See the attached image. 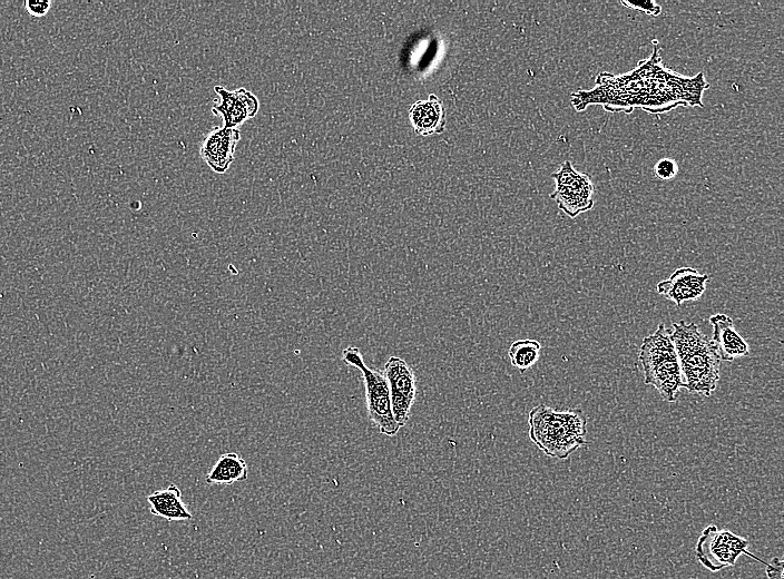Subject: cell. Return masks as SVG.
Listing matches in <instances>:
<instances>
[{
	"label": "cell",
	"instance_id": "obj_4",
	"mask_svg": "<svg viewBox=\"0 0 784 579\" xmlns=\"http://www.w3.org/2000/svg\"><path fill=\"white\" fill-rule=\"evenodd\" d=\"M342 360L361 371L365 381L368 417L386 437H395L400 426L392 415L390 390L384 372L370 369L356 347L342 351Z\"/></svg>",
	"mask_w": 784,
	"mask_h": 579
},
{
	"label": "cell",
	"instance_id": "obj_7",
	"mask_svg": "<svg viewBox=\"0 0 784 579\" xmlns=\"http://www.w3.org/2000/svg\"><path fill=\"white\" fill-rule=\"evenodd\" d=\"M214 91L220 96L221 102L213 106L212 113L222 117L225 129H237L260 111L259 98L247 88L229 91L222 86H215Z\"/></svg>",
	"mask_w": 784,
	"mask_h": 579
},
{
	"label": "cell",
	"instance_id": "obj_2",
	"mask_svg": "<svg viewBox=\"0 0 784 579\" xmlns=\"http://www.w3.org/2000/svg\"><path fill=\"white\" fill-rule=\"evenodd\" d=\"M528 425L529 438L548 457L564 460L587 445V417L581 409L539 405L529 412Z\"/></svg>",
	"mask_w": 784,
	"mask_h": 579
},
{
	"label": "cell",
	"instance_id": "obj_15",
	"mask_svg": "<svg viewBox=\"0 0 784 579\" xmlns=\"http://www.w3.org/2000/svg\"><path fill=\"white\" fill-rule=\"evenodd\" d=\"M542 345L533 339H521L513 343L508 351L509 360L512 366L521 372H525L536 365L541 357Z\"/></svg>",
	"mask_w": 784,
	"mask_h": 579
},
{
	"label": "cell",
	"instance_id": "obj_19",
	"mask_svg": "<svg viewBox=\"0 0 784 579\" xmlns=\"http://www.w3.org/2000/svg\"><path fill=\"white\" fill-rule=\"evenodd\" d=\"M621 4L627 8L634 9V11L642 12L646 15H650L653 17L659 16L662 13V8L660 5L654 2H643V3H631V2H621Z\"/></svg>",
	"mask_w": 784,
	"mask_h": 579
},
{
	"label": "cell",
	"instance_id": "obj_11",
	"mask_svg": "<svg viewBox=\"0 0 784 579\" xmlns=\"http://www.w3.org/2000/svg\"><path fill=\"white\" fill-rule=\"evenodd\" d=\"M593 193L594 184L591 176L581 173L571 186L556 190L551 195V198L557 202L560 209L568 217L576 218L578 214L590 211L593 208Z\"/></svg>",
	"mask_w": 784,
	"mask_h": 579
},
{
	"label": "cell",
	"instance_id": "obj_10",
	"mask_svg": "<svg viewBox=\"0 0 784 579\" xmlns=\"http://www.w3.org/2000/svg\"><path fill=\"white\" fill-rule=\"evenodd\" d=\"M710 323L713 328L712 341L722 361L731 362L750 355L748 342L735 329L733 320L727 314H714L710 317Z\"/></svg>",
	"mask_w": 784,
	"mask_h": 579
},
{
	"label": "cell",
	"instance_id": "obj_18",
	"mask_svg": "<svg viewBox=\"0 0 784 579\" xmlns=\"http://www.w3.org/2000/svg\"><path fill=\"white\" fill-rule=\"evenodd\" d=\"M53 6L52 0H44V2H25L24 7L26 12L35 17V18H43L47 16L49 11Z\"/></svg>",
	"mask_w": 784,
	"mask_h": 579
},
{
	"label": "cell",
	"instance_id": "obj_17",
	"mask_svg": "<svg viewBox=\"0 0 784 579\" xmlns=\"http://www.w3.org/2000/svg\"><path fill=\"white\" fill-rule=\"evenodd\" d=\"M679 172L678 163L671 159H663L656 163L654 173L656 178L662 181H669L675 178Z\"/></svg>",
	"mask_w": 784,
	"mask_h": 579
},
{
	"label": "cell",
	"instance_id": "obj_16",
	"mask_svg": "<svg viewBox=\"0 0 784 579\" xmlns=\"http://www.w3.org/2000/svg\"><path fill=\"white\" fill-rule=\"evenodd\" d=\"M581 173H578L574 168L570 161H566L562 166L560 171L557 173L552 174V178L556 182V190L567 188V186H571L578 176Z\"/></svg>",
	"mask_w": 784,
	"mask_h": 579
},
{
	"label": "cell",
	"instance_id": "obj_6",
	"mask_svg": "<svg viewBox=\"0 0 784 579\" xmlns=\"http://www.w3.org/2000/svg\"><path fill=\"white\" fill-rule=\"evenodd\" d=\"M391 410L400 428L407 425L417 396L415 372L408 363L399 357H391L385 365Z\"/></svg>",
	"mask_w": 784,
	"mask_h": 579
},
{
	"label": "cell",
	"instance_id": "obj_1",
	"mask_svg": "<svg viewBox=\"0 0 784 579\" xmlns=\"http://www.w3.org/2000/svg\"><path fill=\"white\" fill-rule=\"evenodd\" d=\"M671 339L678 355L683 387L690 394L711 397L717 390L721 358L714 343L694 322L673 323Z\"/></svg>",
	"mask_w": 784,
	"mask_h": 579
},
{
	"label": "cell",
	"instance_id": "obj_14",
	"mask_svg": "<svg viewBox=\"0 0 784 579\" xmlns=\"http://www.w3.org/2000/svg\"><path fill=\"white\" fill-rule=\"evenodd\" d=\"M249 478V466L239 454L222 455L207 476L209 485H233Z\"/></svg>",
	"mask_w": 784,
	"mask_h": 579
},
{
	"label": "cell",
	"instance_id": "obj_12",
	"mask_svg": "<svg viewBox=\"0 0 784 579\" xmlns=\"http://www.w3.org/2000/svg\"><path fill=\"white\" fill-rule=\"evenodd\" d=\"M409 119L418 135L443 133L446 126L444 103L438 96L430 95L427 101H419L411 106Z\"/></svg>",
	"mask_w": 784,
	"mask_h": 579
},
{
	"label": "cell",
	"instance_id": "obj_13",
	"mask_svg": "<svg viewBox=\"0 0 784 579\" xmlns=\"http://www.w3.org/2000/svg\"><path fill=\"white\" fill-rule=\"evenodd\" d=\"M147 502L151 506L150 512L153 516L163 518L168 522L193 519L188 506L183 502L181 489L176 485H170L168 488L151 494L147 497Z\"/></svg>",
	"mask_w": 784,
	"mask_h": 579
},
{
	"label": "cell",
	"instance_id": "obj_9",
	"mask_svg": "<svg viewBox=\"0 0 784 579\" xmlns=\"http://www.w3.org/2000/svg\"><path fill=\"white\" fill-rule=\"evenodd\" d=\"M710 281L708 274H701L693 268H680L668 280L658 284L656 290L664 298L681 307L683 303L699 300Z\"/></svg>",
	"mask_w": 784,
	"mask_h": 579
},
{
	"label": "cell",
	"instance_id": "obj_3",
	"mask_svg": "<svg viewBox=\"0 0 784 579\" xmlns=\"http://www.w3.org/2000/svg\"><path fill=\"white\" fill-rule=\"evenodd\" d=\"M639 361L645 385L658 390L664 401L675 402L683 387V379L671 331L663 323L652 335L643 339Z\"/></svg>",
	"mask_w": 784,
	"mask_h": 579
},
{
	"label": "cell",
	"instance_id": "obj_5",
	"mask_svg": "<svg viewBox=\"0 0 784 579\" xmlns=\"http://www.w3.org/2000/svg\"><path fill=\"white\" fill-rule=\"evenodd\" d=\"M749 539L720 529L715 525H709L703 529L697 546H695V556L702 566L710 572L718 573L724 568L733 567L737 564L740 556H748L764 566L768 562L750 553Z\"/></svg>",
	"mask_w": 784,
	"mask_h": 579
},
{
	"label": "cell",
	"instance_id": "obj_8",
	"mask_svg": "<svg viewBox=\"0 0 784 579\" xmlns=\"http://www.w3.org/2000/svg\"><path fill=\"white\" fill-rule=\"evenodd\" d=\"M240 140L241 133L238 129L217 127L205 137L200 149L202 160L213 172L224 174L234 161Z\"/></svg>",
	"mask_w": 784,
	"mask_h": 579
},
{
	"label": "cell",
	"instance_id": "obj_20",
	"mask_svg": "<svg viewBox=\"0 0 784 579\" xmlns=\"http://www.w3.org/2000/svg\"><path fill=\"white\" fill-rule=\"evenodd\" d=\"M766 567L769 579H783V561L781 558H772V561Z\"/></svg>",
	"mask_w": 784,
	"mask_h": 579
}]
</instances>
